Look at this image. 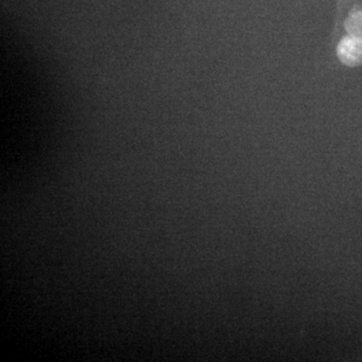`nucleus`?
Returning <instances> with one entry per match:
<instances>
[{
  "instance_id": "1",
  "label": "nucleus",
  "mask_w": 362,
  "mask_h": 362,
  "mask_svg": "<svg viewBox=\"0 0 362 362\" xmlns=\"http://www.w3.org/2000/svg\"><path fill=\"white\" fill-rule=\"evenodd\" d=\"M337 57L344 65L362 66V39L350 35L343 37L337 47Z\"/></svg>"
},
{
  "instance_id": "2",
  "label": "nucleus",
  "mask_w": 362,
  "mask_h": 362,
  "mask_svg": "<svg viewBox=\"0 0 362 362\" xmlns=\"http://www.w3.org/2000/svg\"><path fill=\"white\" fill-rule=\"evenodd\" d=\"M345 30L350 35L362 39V13L354 11L345 21Z\"/></svg>"
}]
</instances>
